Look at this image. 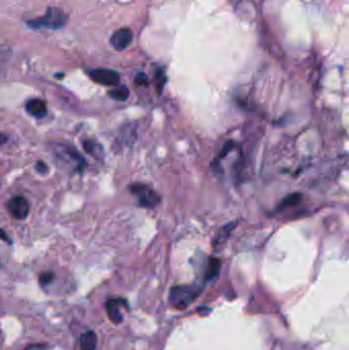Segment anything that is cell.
<instances>
[{
  "instance_id": "6da1fadb",
  "label": "cell",
  "mask_w": 349,
  "mask_h": 350,
  "mask_svg": "<svg viewBox=\"0 0 349 350\" xmlns=\"http://www.w3.org/2000/svg\"><path fill=\"white\" fill-rule=\"evenodd\" d=\"M68 22V15L60 8L49 7L46 15L28 22V25L34 29L47 28V29H61Z\"/></svg>"
},
{
  "instance_id": "7a4b0ae2",
  "label": "cell",
  "mask_w": 349,
  "mask_h": 350,
  "mask_svg": "<svg viewBox=\"0 0 349 350\" xmlns=\"http://www.w3.org/2000/svg\"><path fill=\"white\" fill-rule=\"evenodd\" d=\"M198 293L199 292L196 290L195 287L178 286L171 289L169 299L174 307L183 309L189 306L193 300H195Z\"/></svg>"
},
{
  "instance_id": "3957f363",
  "label": "cell",
  "mask_w": 349,
  "mask_h": 350,
  "mask_svg": "<svg viewBox=\"0 0 349 350\" xmlns=\"http://www.w3.org/2000/svg\"><path fill=\"white\" fill-rule=\"evenodd\" d=\"M129 190L131 194L137 197L139 205L145 208H153L161 201L160 196L146 184L133 183L129 186Z\"/></svg>"
},
{
  "instance_id": "277c9868",
  "label": "cell",
  "mask_w": 349,
  "mask_h": 350,
  "mask_svg": "<svg viewBox=\"0 0 349 350\" xmlns=\"http://www.w3.org/2000/svg\"><path fill=\"white\" fill-rule=\"evenodd\" d=\"M6 207L8 212H10L15 219L19 220L27 218L30 212L29 202L21 196H16L12 198L7 202Z\"/></svg>"
},
{
  "instance_id": "5b68a950",
  "label": "cell",
  "mask_w": 349,
  "mask_h": 350,
  "mask_svg": "<svg viewBox=\"0 0 349 350\" xmlns=\"http://www.w3.org/2000/svg\"><path fill=\"white\" fill-rule=\"evenodd\" d=\"M89 77L95 83L105 86H113L119 83V74L110 69H95L89 72Z\"/></svg>"
},
{
  "instance_id": "8992f818",
  "label": "cell",
  "mask_w": 349,
  "mask_h": 350,
  "mask_svg": "<svg viewBox=\"0 0 349 350\" xmlns=\"http://www.w3.org/2000/svg\"><path fill=\"white\" fill-rule=\"evenodd\" d=\"M127 307V301L123 298H110L106 302V310L109 319L118 325L123 321V315L121 312V307Z\"/></svg>"
},
{
  "instance_id": "52a82bcc",
  "label": "cell",
  "mask_w": 349,
  "mask_h": 350,
  "mask_svg": "<svg viewBox=\"0 0 349 350\" xmlns=\"http://www.w3.org/2000/svg\"><path fill=\"white\" fill-rule=\"evenodd\" d=\"M133 39L132 31L128 28H121L115 31L111 37V44L117 50H124L130 46Z\"/></svg>"
},
{
  "instance_id": "ba28073f",
  "label": "cell",
  "mask_w": 349,
  "mask_h": 350,
  "mask_svg": "<svg viewBox=\"0 0 349 350\" xmlns=\"http://www.w3.org/2000/svg\"><path fill=\"white\" fill-rule=\"evenodd\" d=\"M26 111L35 118H43L47 115V106L44 101L34 98L26 104Z\"/></svg>"
},
{
  "instance_id": "9c48e42d",
  "label": "cell",
  "mask_w": 349,
  "mask_h": 350,
  "mask_svg": "<svg viewBox=\"0 0 349 350\" xmlns=\"http://www.w3.org/2000/svg\"><path fill=\"white\" fill-rule=\"evenodd\" d=\"M97 335L94 331L88 330L82 333L80 337V349L81 350H95L97 346Z\"/></svg>"
},
{
  "instance_id": "30bf717a",
  "label": "cell",
  "mask_w": 349,
  "mask_h": 350,
  "mask_svg": "<svg viewBox=\"0 0 349 350\" xmlns=\"http://www.w3.org/2000/svg\"><path fill=\"white\" fill-rule=\"evenodd\" d=\"M62 152L66 157H68L71 161H73L75 163V165L77 166V168L82 171V170L85 168L86 166V162L84 158L82 157V155L74 148L71 146H64V150H62Z\"/></svg>"
},
{
  "instance_id": "8fae6325",
  "label": "cell",
  "mask_w": 349,
  "mask_h": 350,
  "mask_svg": "<svg viewBox=\"0 0 349 350\" xmlns=\"http://www.w3.org/2000/svg\"><path fill=\"white\" fill-rule=\"evenodd\" d=\"M236 224L237 222H230V223H228L227 226L223 227L220 231L218 232L217 237L215 238V240H214V245L215 246H220L222 245L223 243H226V241L228 239V237L230 236L231 231L234 230V228H236Z\"/></svg>"
},
{
  "instance_id": "7c38bea8",
  "label": "cell",
  "mask_w": 349,
  "mask_h": 350,
  "mask_svg": "<svg viewBox=\"0 0 349 350\" xmlns=\"http://www.w3.org/2000/svg\"><path fill=\"white\" fill-rule=\"evenodd\" d=\"M221 267V261L218 258H211L208 262L207 271H206V279L212 280L219 274Z\"/></svg>"
},
{
  "instance_id": "4fadbf2b",
  "label": "cell",
  "mask_w": 349,
  "mask_h": 350,
  "mask_svg": "<svg viewBox=\"0 0 349 350\" xmlns=\"http://www.w3.org/2000/svg\"><path fill=\"white\" fill-rule=\"evenodd\" d=\"M108 93H109V96L112 97L113 100L124 102V101H126L129 96V89L125 85H120V86H117L114 89H112V91H110Z\"/></svg>"
},
{
  "instance_id": "5bb4252c",
  "label": "cell",
  "mask_w": 349,
  "mask_h": 350,
  "mask_svg": "<svg viewBox=\"0 0 349 350\" xmlns=\"http://www.w3.org/2000/svg\"><path fill=\"white\" fill-rule=\"evenodd\" d=\"M301 195L300 194H292L283 200V202L279 205V210L285 208V207H290V206H294L300 202Z\"/></svg>"
},
{
  "instance_id": "9a60e30c",
  "label": "cell",
  "mask_w": 349,
  "mask_h": 350,
  "mask_svg": "<svg viewBox=\"0 0 349 350\" xmlns=\"http://www.w3.org/2000/svg\"><path fill=\"white\" fill-rule=\"evenodd\" d=\"M56 279V274L52 272H46L42 273L39 275V283L42 287H46L47 285H50Z\"/></svg>"
},
{
  "instance_id": "2e32d148",
  "label": "cell",
  "mask_w": 349,
  "mask_h": 350,
  "mask_svg": "<svg viewBox=\"0 0 349 350\" xmlns=\"http://www.w3.org/2000/svg\"><path fill=\"white\" fill-rule=\"evenodd\" d=\"M134 82L139 86H147L149 83L148 76L145 73H138L136 76V79H134Z\"/></svg>"
},
{
  "instance_id": "e0dca14e",
  "label": "cell",
  "mask_w": 349,
  "mask_h": 350,
  "mask_svg": "<svg viewBox=\"0 0 349 350\" xmlns=\"http://www.w3.org/2000/svg\"><path fill=\"white\" fill-rule=\"evenodd\" d=\"M35 168H36L37 171L41 174H46L48 171H49V168L48 166L43 162V161H39V162H37L36 166H35Z\"/></svg>"
},
{
  "instance_id": "ac0fdd59",
  "label": "cell",
  "mask_w": 349,
  "mask_h": 350,
  "mask_svg": "<svg viewBox=\"0 0 349 350\" xmlns=\"http://www.w3.org/2000/svg\"><path fill=\"white\" fill-rule=\"evenodd\" d=\"M83 148L87 152H93V143L89 140H85L83 142Z\"/></svg>"
},
{
  "instance_id": "d6986e66",
  "label": "cell",
  "mask_w": 349,
  "mask_h": 350,
  "mask_svg": "<svg viewBox=\"0 0 349 350\" xmlns=\"http://www.w3.org/2000/svg\"><path fill=\"white\" fill-rule=\"evenodd\" d=\"M0 239L3 240V241H5V242H11L10 238H8V237L6 236L5 231H4L3 229H1V228H0Z\"/></svg>"
},
{
  "instance_id": "ffe728a7",
  "label": "cell",
  "mask_w": 349,
  "mask_h": 350,
  "mask_svg": "<svg viewBox=\"0 0 349 350\" xmlns=\"http://www.w3.org/2000/svg\"><path fill=\"white\" fill-rule=\"evenodd\" d=\"M7 141V137L3 133H0V145H4Z\"/></svg>"
}]
</instances>
